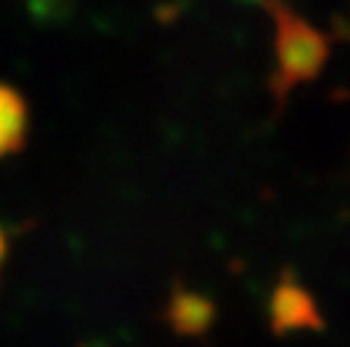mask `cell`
<instances>
[{"instance_id": "6da1fadb", "label": "cell", "mask_w": 350, "mask_h": 347, "mask_svg": "<svg viewBox=\"0 0 350 347\" xmlns=\"http://www.w3.org/2000/svg\"><path fill=\"white\" fill-rule=\"evenodd\" d=\"M19 126H22L19 101L14 96H5V90H0V150L16 139Z\"/></svg>"}]
</instances>
